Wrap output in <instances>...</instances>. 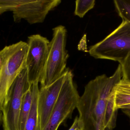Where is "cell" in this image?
Returning <instances> with one entry per match:
<instances>
[{"mask_svg":"<svg viewBox=\"0 0 130 130\" xmlns=\"http://www.w3.org/2000/svg\"><path fill=\"white\" fill-rule=\"evenodd\" d=\"M119 64L111 76H98L86 85L80 97L77 108L79 118L83 124V130H104L105 112L108 95L122 78Z\"/></svg>","mask_w":130,"mask_h":130,"instance_id":"cell-1","label":"cell"},{"mask_svg":"<svg viewBox=\"0 0 130 130\" xmlns=\"http://www.w3.org/2000/svg\"><path fill=\"white\" fill-rule=\"evenodd\" d=\"M28 44L20 41L0 51V111L11 85L26 67Z\"/></svg>","mask_w":130,"mask_h":130,"instance_id":"cell-2","label":"cell"},{"mask_svg":"<svg viewBox=\"0 0 130 130\" xmlns=\"http://www.w3.org/2000/svg\"><path fill=\"white\" fill-rule=\"evenodd\" d=\"M88 52L95 59L109 60L121 64L130 53V23L123 21L104 39L90 47Z\"/></svg>","mask_w":130,"mask_h":130,"instance_id":"cell-3","label":"cell"},{"mask_svg":"<svg viewBox=\"0 0 130 130\" xmlns=\"http://www.w3.org/2000/svg\"><path fill=\"white\" fill-rule=\"evenodd\" d=\"M53 31L47 61L40 82L41 87L53 83L62 75L66 69L69 56L66 49V29L64 26L59 25L54 27Z\"/></svg>","mask_w":130,"mask_h":130,"instance_id":"cell-4","label":"cell"},{"mask_svg":"<svg viewBox=\"0 0 130 130\" xmlns=\"http://www.w3.org/2000/svg\"><path fill=\"white\" fill-rule=\"evenodd\" d=\"M72 71L67 68V74L57 102L43 130H58L61 124L72 117L76 108L80 96L73 80Z\"/></svg>","mask_w":130,"mask_h":130,"instance_id":"cell-5","label":"cell"},{"mask_svg":"<svg viewBox=\"0 0 130 130\" xmlns=\"http://www.w3.org/2000/svg\"><path fill=\"white\" fill-rule=\"evenodd\" d=\"M26 67L18 76L10 88L1 111L4 130H19L18 120L23 96L31 88Z\"/></svg>","mask_w":130,"mask_h":130,"instance_id":"cell-6","label":"cell"},{"mask_svg":"<svg viewBox=\"0 0 130 130\" xmlns=\"http://www.w3.org/2000/svg\"><path fill=\"white\" fill-rule=\"evenodd\" d=\"M28 50L26 60L28 80L31 84L39 83L47 61L50 42L40 34L28 37Z\"/></svg>","mask_w":130,"mask_h":130,"instance_id":"cell-7","label":"cell"},{"mask_svg":"<svg viewBox=\"0 0 130 130\" xmlns=\"http://www.w3.org/2000/svg\"><path fill=\"white\" fill-rule=\"evenodd\" d=\"M61 2V0H24L13 11L14 21L25 20L31 24L42 23L49 12Z\"/></svg>","mask_w":130,"mask_h":130,"instance_id":"cell-8","label":"cell"},{"mask_svg":"<svg viewBox=\"0 0 130 130\" xmlns=\"http://www.w3.org/2000/svg\"><path fill=\"white\" fill-rule=\"evenodd\" d=\"M67 74V68L61 77L50 85L41 87L38 93V114L40 130L46 125L59 97Z\"/></svg>","mask_w":130,"mask_h":130,"instance_id":"cell-9","label":"cell"},{"mask_svg":"<svg viewBox=\"0 0 130 130\" xmlns=\"http://www.w3.org/2000/svg\"><path fill=\"white\" fill-rule=\"evenodd\" d=\"M32 91L33 99L29 115L26 123L25 130H40L38 114V101L39 83H34L31 86Z\"/></svg>","mask_w":130,"mask_h":130,"instance_id":"cell-10","label":"cell"},{"mask_svg":"<svg viewBox=\"0 0 130 130\" xmlns=\"http://www.w3.org/2000/svg\"><path fill=\"white\" fill-rule=\"evenodd\" d=\"M114 88L108 97L105 112V127L113 130L116 127L118 110L115 106Z\"/></svg>","mask_w":130,"mask_h":130,"instance_id":"cell-11","label":"cell"},{"mask_svg":"<svg viewBox=\"0 0 130 130\" xmlns=\"http://www.w3.org/2000/svg\"><path fill=\"white\" fill-rule=\"evenodd\" d=\"M32 86V85H31ZM32 87L26 92L23 96L18 120L19 130H25L27 121L30 113L32 102Z\"/></svg>","mask_w":130,"mask_h":130,"instance_id":"cell-12","label":"cell"},{"mask_svg":"<svg viewBox=\"0 0 130 130\" xmlns=\"http://www.w3.org/2000/svg\"><path fill=\"white\" fill-rule=\"evenodd\" d=\"M114 4L123 21L130 23V0H115Z\"/></svg>","mask_w":130,"mask_h":130,"instance_id":"cell-13","label":"cell"},{"mask_svg":"<svg viewBox=\"0 0 130 130\" xmlns=\"http://www.w3.org/2000/svg\"><path fill=\"white\" fill-rule=\"evenodd\" d=\"M95 2V0H77L75 1L74 14L79 18H83L89 11L94 8Z\"/></svg>","mask_w":130,"mask_h":130,"instance_id":"cell-14","label":"cell"},{"mask_svg":"<svg viewBox=\"0 0 130 130\" xmlns=\"http://www.w3.org/2000/svg\"><path fill=\"white\" fill-rule=\"evenodd\" d=\"M24 0H0V15L8 11H13Z\"/></svg>","mask_w":130,"mask_h":130,"instance_id":"cell-15","label":"cell"},{"mask_svg":"<svg viewBox=\"0 0 130 130\" xmlns=\"http://www.w3.org/2000/svg\"><path fill=\"white\" fill-rule=\"evenodd\" d=\"M115 106L117 109L118 110L121 107L130 105V94L118 92L115 89Z\"/></svg>","mask_w":130,"mask_h":130,"instance_id":"cell-16","label":"cell"},{"mask_svg":"<svg viewBox=\"0 0 130 130\" xmlns=\"http://www.w3.org/2000/svg\"><path fill=\"white\" fill-rule=\"evenodd\" d=\"M121 65L122 80L130 83V53Z\"/></svg>","mask_w":130,"mask_h":130,"instance_id":"cell-17","label":"cell"},{"mask_svg":"<svg viewBox=\"0 0 130 130\" xmlns=\"http://www.w3.org/2000/svg\"><path fill=\"white\" fill-rule=\"evenodd\" d=\"M116 91L130 94V83L121 80L115 87Z\"/></svg>","mask_w":130,"mask_h":130,"instance_id":"cell-18","label":"cell"},{"mask_svg":"<svg viewBox=\"0 0 130 130\" xmlns=\"http://www.w3.org/2000/svg\"><path fill=\"white\" fill-rule=\"evenodd\" d=\"M83 124L82 121L76 116L74 119L72 125L68 130H83Z\"/></svg>","mask_w":130,"mask_h":130,"instance_id":"cell-19","label":"cell"},{"mask_svg":"<svg viewBox=\"0 0 130 130\" xmlns=\"http://www.w3.org/2000/svg\"><path fill=\"white\" fill-rule=\"evenodd\" d=\"M123 110V113L129 118L130 127V110Z\"/></svg>","mask_w":130,"mask_h":130,"instance_id":"cell-20","label":"cell"},{"mask_svg":"<svg viewBox=\"0 0 130 130\" xmlns=\"http://www.w3.org/2000/svg\"><path fill=\"white\" fill-rule=\"evenodd\" d=\"M120 109H122V110H130V105H125V106H123V107H121L120 108Z\"/></svg>","mask_w":130,"mask_h":130,"instance_id":"cell-21","label":"cell"},{"mask_svg":"<svg viewBox=\"0 0 130 130\" xmlns=\"http://www.w3.org/2000/svg\"><path fill=\"white\" fill-rule=\"evenodd\" d=\"M2 123V114L1 111H0V126Z\"/></svg>","mask_w":130,"mask_h":130,"instance_id":"cell-22","label":"cell"},{"mask_svg":"<svg viewBox=\"0 0 130 130\" xmlns=\"http://www.w3.org/2000/svg\"><path fill=\"white\" fill-rule=\"evenodd\" d=\"M104 130H113V129H108V128H105Z\"/></svg>","mask_w":130,"mask_h":130,"instance_id":"cell-23","label":"cell"}]
</instances>
